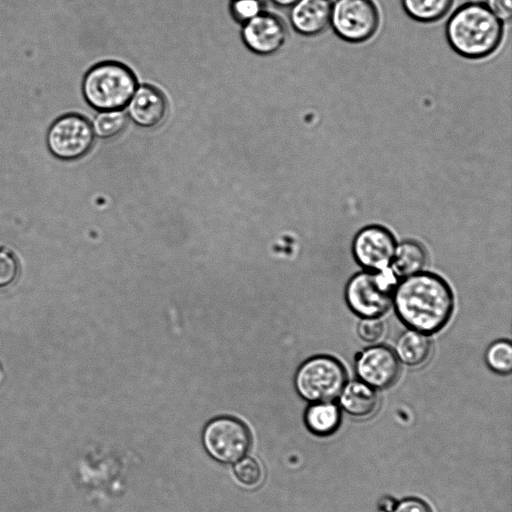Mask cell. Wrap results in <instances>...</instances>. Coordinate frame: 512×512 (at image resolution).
<instances>
[{
    "label": "cell",
    "mask_w": 512,
    "mask_h": 512,
    "mask_svg": "<svg viewBox=\"0 0 512 512\" xmlns=\"http://www.w3.org/2000/svg\"><path fill=\"white\" fill-rule=\"evenodd\" d=\"M392 305L409 329L430 335L443 329L450 320L454 297L443 278L421 271L397 283Z\"/></svg>",
    "instance_id": "obj_1"
},
{
    "label": "cell",
    "mask_w": 512,
    "mask_h": 512,
    "mask_svg": "<svg viewBox=\"0 0 512 512\" xmlns=\"http://www.w3.org/2000/svg\"><path fill=\"white\" fill-rule=\"evenodd\" d=\"M503 36L504 23L480 0L460 5L445 24L448 45L469 60L491 56L501 45Z\"/></svg>",
    "instance_id": "obj_2"
},
{
    "label": "cell",
    "mask_w": 512,
    "mask_h": 512,
    "mask_svg": "<svg viewBox=\"0 0 512 512\" xmlns=\"http://www.w3.org/2000/svg\"><path fill=\"white\" fill-rule=\"evenodd\" d=\"M138 87L134 72L117 61L91 67L82 82L86 102L97 111L123 110Z\"/></svg>",
    "instance_id": "obj_3"
},
{
    "label": "cell",
    "mask_w": 512,
    "mask_h": 512,
    "mask_svg": "<svg viewBox=\"0 0 512 512\" xmlns=\"http://www.w3.org/2000/svg\"><path fill=\"white\" fill-rule=\"evenodd\" d=\"M397 283V276L390 267L359 272L346 284V303L361 318H379L391 307Z\"/></svg>",
    "instance_id": "obj_4"
},
{
    "label": "cell",
    "mask_w": 512,
    "mask_h": 512,
    "mask_svg": "<svg viewBox=\"0 0 512 512\" xmlns=\"http://www.w3.org/2000/svg\"><path fill=\"white\" fill-rule=\"evenodd\" d=\"M342 363L328 355L313 356L304 361L295 373L297 393L311 403L326 402L339 396L346 384Z\"/></svg>",
    "instance_id": "obj_5"
},
{
    "label": "cell",
    "mask_w": 512,
    "mask_h": 512,
    "mask_svg": "<svg viewBox=\"0 0 512 512\" xmlns=\"http://www.w3.org/2000/svg\"><path fill=\"white\" fill-rule=\"evenodd\" d=\"M380 13L372 0H335L332 2L330 27L338 38L360 44L378 31Z\"/></svg>",
    "instance_id": "obj_6"
},
{
    "label": "cell",
    "mask_w": 512,
    "mask_h": 512,
    "mask_svg": "<svg viewBox=\"0 0 512 512\" xmlns=\"http://www.w3.org/2000/svg\"><path fill=\"white\" fill-rule=\"evenodd\" d=\"M202 441L212 458L222 463H232L246 454L251 440L247 427L241 421L222 416L206 425Z\"/></svg>",
    "instance_id": "obj_7"
},
{
    "label": "cell",
    "mask_w": 512,
    "mask_h": 512,
    "mask_svg": "<svg viewBox=\"0 0 512 512\" xmlns=\"http://www.w3.org/2000/svg\"><path fill=\"white\" fill-rule=\"evenodd\" d=\"M94 136L92 126L86 118L78 114H66L49 128L47 146L56 158L76 160L90 151Z\"/></svg>",
    "instance_id": "obj_8"
},
{
    "label": "cell",
    "mask_w": 512,
    "mask_h": 512,
    "mask_svg": "<svg viewBox=\"0 0 512 512\" xmlns=\"http://www.w3.org/2000/svg\"><path fill=\"white\" fill-rule=\"evenodd\" d=\"M396 245L393 234L387 228L369 225L355 235L352 254L356 262L366 270H383L390 267Z\"/></svg>",
    "instance_id": "obj_9"
},
{
    "label": "cell",
    "mask_w": 512,
    "mask_h": 512,
    "mask_svg": "<svg viewBox=\"0 0 512 512\" xmlns=\"http://www.w3.org/2000/svg\"><path fill=\"white\" fill-rule=\"evenodd\" d=\"M285 22L278 15L263 11L242 25L245 46L255 54L268 56L278 52L287 40Z\"/></svg>",
    "instance_id": "obj_10"
},
{
    "label": "cell",
    "mask_w": 512,
    "mask_h": 512,
    "mask_svg": "<svg viewBox=\"0 0 512 512\" xmlns=\"http://www.w3.org/2000/svg\"><path fill=\"white\" fill-rule=\"evenodd\" d=\"M355 370L362 382L374 389H385L397 380L400 366L394 351L384 345H375L358 354Z\"/></svg>",
    "instance_id": "obj_11"
},
{
    "label": "cell",
    "mask_w": 512,
    "mask_h": 512,
    "mask_svg": "<svg viewBox=\"0 0 512 512\" xmlns=\"http://www.w3.org/2000/svg\"><path fill=\"white\" fill-rule=\"evenodd\" d=\"M125 109L126 116L135 125L141 128H153L164 120L167 101L158 88L143 84L138 85Z\"/></svg>",
    "instance_id": "obj_12"
},
{
    "label": "cell",
    "mask_w": 512,
    "mask_h": 512,
    "mask_svg": "<svg viewBox=\"0 0 512 512\" xmlns=\"http://www.w3.org/2000/svg\"><path fill=\"white\" fill-rule=\"evenodd\" d=\"M331 8V0H299L290 7V24L302 36H317L330 27Z\"/></svg>",
    "instance_id": "obj_13"
},
{
    "label": "cell",
    "mask_w": 512,
    "mask_h": 512,
    "mask_svg": "<svg viewBox=\"0 0 512 512\" xmlns=\"http://www.w3.org/2000/svg\"><path fill=\"white\" fill-rule=\"evenodd\" d=\"M339 396L342 409L355 418H367L378 407V396L374 388L361 380L346 383Z\"/></svg>",
    "instance_id": "obj_14"
},
{
    "label": "cell",
    "mask_w": 512,
    "mask_h": 512,
    "mask_svg": "<svg viewBox=\"0 0 512 512\" xmlns=\"http://www.w3.org/2000/svg\"><path fill=\"white\" fill-rule=\"evenodd\" d=\"M394 349L399 361L407 366L416 367L429 358L432 344L428 335L409 329L399 335Z\"/></svg>",
    "instance_id": "obj_15"
},
{
    "label": "cell",
    "mask_w": 512,
    "mask_h": 512,
    "mask_svg": "<svg viewBox=\"0 0 512 512\" xmlns=\"http://www.w3.org/2000/svg\"><path fill=\"white\" fill-rule=\"evenodd\" d=\"M427 254L424 247L414 240H405L396 245L391 269L397 277H407L422 271Z\"/></svg>",
    "instance_id": "obj_16"
},
{
    "label": "cell",
    "mask_w": 512,
    "mask_h": 512,
    "mask_svg": "<svg viewBox=\"0 0 512 512\" xmlns=\"http://www.w3.org/2000/svg\"><path fill=\"white\" fill-rule=\"evenodd\" d=\"M307 428L317 436L333 434L341 422V413L337 405L330 401L312 403L305 412Z\"/></svg>",
    "instance_id": "obj_17"
},
{
    "label": "cell",
    "mask_w": 512,
    "mask_h": 512,
    "mask_svg": "<svg viewBox=\"0 0 512 512\" xmlns=\"http://www.w3.org/2000/svg\"><path fill=\"white\" fill-rule=\"evenodd\" d=\"M454 0H401L405 14L419 23H434L447 15Z\"/></svg>",
    "instance_id": "obj_18"
},
{
    "label": "cell",
    "mask_w": 512,
    "mask_h": 512,
    "mask_svg": "<svg viewBox=\"0 0 512 512\" xmlns=\"http://www.w3.org/2000/svg\"><path fill=\"white\" fill-rule=\"evenodd\" d=\"M127 116L123 110L100 111L91 124L94 135L101 139H111L126 127Z\"/></svg>",
    "instance_id": "obj_19"
},
{
    "label": "cell",
    "mask_w": 512,
    "mask_h": 512,
    "mask_svg": "<svg viewBox=\"0 0 512 512\" xmlns=\"http://www.w3.org/2000/svg\"><path fill=\"white\" fill-rule=\"evenodd\" d=\"M488 367L498 374H509L512 369V346L508 340L492 343L485 353Z\"/></svg>",
    "instance_id": "obj_20"
},
{
    "label": "cell",
    "mask_w": 512,
    "mask_h": 512,
    "mask_svg": "<svg viewBox=\"0 0 512 512\" xmlns=\"http://www.w3.org/2000/svg\"><path fill=\"white\" fill-rule=\"evenodd\" d=\"M234 473L241 484L250 488L259 486L263 480L262 468L252 457H242L236 461Z\"/></svg>",
    "instance_id": "obj_21"
},
{
    "label": "cell",
    "mask_w": 512,
    "mask_h": 512,
    "mask_svg": "<svg viewBox=\"0 0 512 512\" xmlns=\"http://www.w3.org/2000/svg\"><path fill=\"white\" fill-rule=\"evenodd\" d=\"M263 11L262 0H231L230 2L232 18L242 25Z\"/></svg>",
    "instance_id": "obj_22"
},
{
    "label": "cell",
    "mask_w": 512,
    "mask_h": 512,
    "mask_svg": "<svg viewBox=\"0 0 512 512\" xmlns=\"http://www.w3.org/2000/svg\"><path fill=\"white\" fill-rule=\"evenodd\" d=\"M357 331L363 341L372 343L384 335L385 325L379 318H362Z\"/></svg>",
    "instance_id": "obj_23"
},
{
    "label": "cell",
    "mask_w": 512,
    "mask_h": 512,
    "mask_svg": "<svg viewBox=\"0 0 512 512\" xmlns=\"http://www.w3.org/2000/svg\"><path fill=\"white\" fill-rule=\"evenodd\" d=\"M18 272L15 258L6 251H0V287L11 284Z\"/></svg>",
    "instance_id": "obj_24"
},
{
    "label": "cell",
    "mask_w": 512,
    "mask_h": 512,
    "mask_svg": "<svg viewBox=\"0 0 512 512\" xmlns=\"http://www.w3.org/2000/svg\"><path fill=\"white\" fill-rule=\"evenodd\" d=\"M484 3L504 24L510 21L512 0H484Z\"/></svg>",
    "instance_id": "obj_25"
},
{
    "label": "cell",
    "mask_w": 512,
    "mask_h": 512,
    "mask_svg": "<svg viewBox=\"0 0 512 512\" xmlns=\"http://www.w3.org/2000/svg\"><path fill=\"white\" fill-rule=\"evenodd\" d=\"M392 512H432L429 505L415 497L405 498L399 501Z\"/></svg>",
    "instance_id": "obj_26"
},
{
    "label": "cell",
    "mask_w": 512,
    "mask_h": 512,
    "mask_svg": "<svg viewBox=\"0 0 512 512\" xmlns=\"http://www.w3.org/2000/svg\"><path fill=\"white\" fill-rule=\"evenodd\" d=\"M275 6L280 8H290L299 0H270Z\"/></svg>",
    "instance_id": "obj_27"
}]
</instances>
